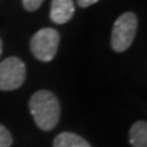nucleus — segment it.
Instances as JSON below:
<instances>
[{"mask_svg":"<svg viewBox=\"0 0 147 147\" xmlns=\"http://www.w3.org/2000/svg\"><path fill=\"white\" fill-rule=\"evenodd\" d=\"M29 109L41 131H52L60 120V101L49 90H38L34 93L29 101Z\"/></svg>","mask_w":147,"mask_h":147,"instance_id":"nucleus-1","label":"nucleus"},{"mask_svg":"<svg viewBox=\"0 0 147 147\" xmlns=\"http://www.w3.org/2000/svg\"><path fill=\"white\" fill-rule=\"evenodd\" d=\"M138 30V18L134 12H124L116 19L112 36H110V44L113 51L117 53L125 52L132 45L134 38L136 36Z\"/></svg>","mask_w":147,"mask_h":147,"instance_id":"nucleus-2","label":"nucleus"},{"mask_svg":"<svg viewBox=\"0 0 147 147\" xmlns=\"http://www.w3.org/2000/svg\"><path fill=\"white\" fill-rule=\"evenodd\" d=\"M59 42H60V34L57 30L52 27H45L38 30L32 37L30 51L34 55V57L38 59L40 61L48 63L56 56Z\"/></svg>","mask_w":147,"mask_h":147,"instance_id":"nucleus-3","label":"nucleus"},{"mask_svg":"<svg viewBox=\"0 0 147 147\" xmlns=\"http://www.w3.org/2000/svg\"><path fill=\"white\" fill-rule=\"evenodd\" d=\"M26 79V65L19 57L11 56L0 63V90L19 89Z\"/></svg>","mask_w":147,"mask_h":147,"instance_id":"nucleus-4","label":"nucleus"},{"mask_svg":"<svg viewBox=\"0 0 147 147\" xmlns=\"http://www.w3.org/2000/svg\"><path fill=\"white\" fill-rule=\"evenodd\" d=\"M75 12V4L74 0H52L51 3V21L57 23V25H63L71 21Z\"/></svg>","mask_w":147,"mask_h":147,"instance_id":"nucleus-5","label":"nucleus"},{"mask_svg":"<svg viewBox=\"0 0 147 147\" xmlns=\"http://www.w3.org/2000/svg\"><path fill=\"white\" fill-rule=\"evenodd\" d=\"M53 147H91V146H90V143L86 139H83L78 134L64 131L55 138Z\"/></svg>","mask_w":147,"mask_h":147,"instance_id":"nucleus-6","label":"nucleus"},{"mask_svg":"<svg viewBox=\"0 0 147 147\" xmlns=\"http://www.w3.org/2000/svg\"><path fill=\"white\" fill-rule=\"evenodd\" d=\"M129 144L132 147H147V123L135 121L129 128Z\"/></svg>","mask_w":147,"mask_h":147,"instance_id":"nucleus-7","label":"nucleus"},{"mask_svg":"<svg viewBox=\"0 0 147 147\" xmlns=\"http://www.w3.org/2000/svg\"><path fill=\"white\" fill-rule=\"evenodd\" d=\"M12 135L3 124H0V147H11L12 144Z\"/></svg>","mask_w":147,"mask_h":147,"instance_id":"nucleus-8","label":"nucleus"},{"mask_svg":"<svg viewBox=\"0 0 147 147\" xmlns=\"http://www.w3.org/2000/svg\"><path fill=\"white\" fill-rule=\"evenodd\" d=\"M44 3V0H22V5L26 11H36L38 10L41 4Z\"/></svg>","mask_w":147,"mask_h":147,"instance_id":"nucleus-9","label":"nucleus"},{"mask_svg":"<svg viewBox=\"0 0 147 147\" xmlns=\"http://www.w3.org/2000/svg\"><path fill=\"white\" fill-rule=\"evenodd\" d=\"M76 1H78V5H79V7L86 8V7H90V5L94 4V3H97L98 0H76Z\"/></svg>","mask_w":147,"mask_h":147,"instance_id":"nucleus-10","label":"nucleus"},{"mask_svg":"<svg viewBox=\"0 0 147 147\" xmlns=\"http://www.w3.org/2000/svg\"><path fill=\"white\" fill-rule=\"evenodd\" d=\"M1 51H3V45H1V40H0V56H1Z\"/></svg>","mask_w":147,"mask_h":147,"instance_id":"nucleus-11","label":"nucleus"}]
</instances>
